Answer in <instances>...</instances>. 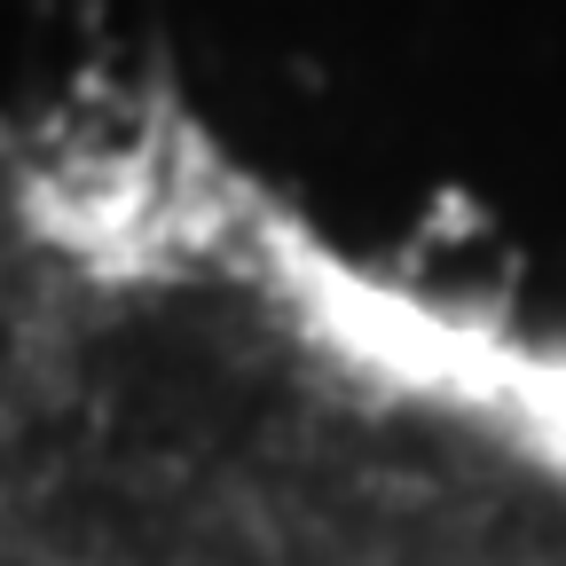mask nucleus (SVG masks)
<instances>
[{
	"instance_id": "obj_1",
	"label": "nucleus",
	"mask_w": 566,
	"mask_h": 566,
	"mask_svg": "<svg viewBox=\"0 0 566 566\" xmlns=\"http://www.w3.org/2000/svg\"><path fill=\"white\" fill-rule=\"evenodd\" d=\"M0 566H566V346L363 275L229 174L40 417Z\"/></svg>"
}]
</instances>
